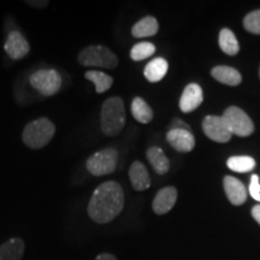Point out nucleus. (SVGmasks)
<instances>
[{
	"label": "nucleus",
	"instance_id": "nucleus-1",
	"mask_svg": "<svg viewBox=\"0 0 260 260\" xmlns=\"http://www.w3.org/2000/svg\"><path fill=\"white\" fill-rule=\"evenodd\" d=\"M124 201V191L121 184L116 181H107L93 191L87 211L94 222L106 224L122 212Z\"/></svg>",
	"mask_w": 260,
	"mask_h": 260
},
{
	"label": "nucleus",
	"instance_id": "nucleus-2",
	"mask_svg": "<svg viewBox=\"0 0 260 260\" xmlns=\"http://www.w3.org/2000/svg\"><path fill=\"white\" fill-rule=\"evenodd\" d=\"M126 115L124 102L119 96H111L104 102L100 112V125L106 136H116L124 129Z\"/></svg>",
	"mask_w": 260,
	"mask_h": 260
},
{
	"label": "nucleus",
	"instance_id": "nucleus-3",
	"mask_svg": "<svg viewBox=\"0 0 260 260\" xmlns=\"http://www.w3.org/2000/svg\"><path fill=\"white\" fill-rule=\"evenodd\" d=\"M56 134V125L46 117L34 119L25 124L22 132L23 144L30 149H41L47 146Z\"/></svg>",
	"mask_w": 260,
	"mask_h": 260
},
{
	"label": "nucleus",
	"instance_id": "nucleus-4",
	"mask_svg": "<svg viewBox=\"0 0 260 260\" xmlns=\"http://www.w3.org/2000/svg\"><path fill=\"white\" fill-rule=\"evenodd\" d=\"M77 61L82 67L116 69L118 67V58L109 47L103 45H90L80 51Z\"/></svg>",
	"mask_w": 260,
	"mask_h": 260
},
{
	"label": "nucleus",
	"instance_id": "nucleus-5",
	"mask_svg": "<svg viewBox=\"0 0 260 260\" xmlns=\"http://www.w3.org/2000/svg\"><path fill=\"white\" fill-rule=\"evenodd\" d=\"M118 152L115 148H104L93 153L86 161V169L93 176H105L116 170Z\"/></svg>",
	"mask_w": 260,
	"mask_h": 260
},
{
	"label": "nucleus",
	"instance_id": "nucleus-6",
	"mask_svg": "<svg viewBox=\"0 0 260 260\" xmlns=\"http://www.w3.org/2000/svg\"><path fill=\"white\" fill-rule=\"evenodd\" d=\"M31 87L45 96H52L59 92L61 83L60 74L53 69H40L29 77Z\"/></svg>",
	"mask_w": 260,
	"mask_h": 260
},
{
	"label": "nucleus",
	"instance_id": "nucleus-7",
	"mask_svg": "<svg viewBox=\"0 0 260 260\" xmlns=\"http://www.w3.org/2000/svg\"><path fill=\"white\" fill-rule=\"evenodd\" d=\"M223 118L229 126L232 134L241 138L251 136L254 133V124L249 116L237 106H230L224 111Z\"/></svg>",
	"mask_w": 260,
	"mask_h": 260
},
{
	"label": "nucleus",
	"instance_id": "nucleus-8",
	"mask_svg": "<svg viewBox=\"0 0 260 260\" xmlns=\"http://www.w3.org/2000/svg\"><path fill=\"white\" fill-rule=\"evenodd\" d=\"M203 130L207 138L219 144H226L232 140V132L220 116H206L203 121Z\"/></svg>",
	"mask_w": 260,
	"mask_h": 260
},
{
	"label": "nucleus",
	"instance_id": "nucleus-9",
	"mask_svg": "<svg viewBox=\"0 0 260 260\" xmlns=\"http://www.w3.org/2000/svg\"><path fill=\"white\" fill-rule=\"evenodd\" d=\"M4 48L11 59L19 60L29 53L30 45H29L27 39L23 37V34H21L17 30H14L10 32L8 38H6Z\"/></svg>",
	"mask_w": 260,
	"mask_h": 260
},
{
	"label": "nucleus",
	"instance_id": "nucleus-10",
	"mask_svg": "<svg viewBox=\"0 0 260 260\" xmlns=\"http://www.w3.org/2000/svg\"><path fill=\"white\" fill-rule=\"evenodd\" d=\"M167 141L172 148L181 153L190 152L195 146V138L189 130L186 129H172L167 134Z\"/></svg>",
	"mask_w": 260,
	"mask_h": 260
},
{
	"label": "nucleus",
	"instance_id": "nucleus-11",
	"mask_svg": "<svg viewBox=\"0 0 260 260\" xmlns=\"http://www.w3.org/2000/svg\"><path fill=\"white\" fill-rule=\"evenodd\" d=\"M204 102V93L199 84L189 83L184 88L180 99V109L182 112L189 113L197 110Z\"/></svg>",
	"mask_w": 260,
	"mask_h": 260
},
{
	"label": "nucleus",
	"instance_id": "nucleus-12",
	"mask_svg": "<svg viewBox=\"0 0 260 260\" xmlns=\"http://www.w3.org/2000/svg\"><path fill=\"white\" fill-rule=\"evenodd\" d=\"M177 201V189L175 187H165L155 194L153 203H152V209L154 213L165 214L170 212L172 207L175 206Z\"/></svg>",
	"mask_w": 260,
	"mask_h": 260
},
{
	"label": "nucleus",
	"instance_id": "nucleus-13",
	"mask_svg": "<svg viewBox=\"0 0 260 260\" xmlns=\"http://www.w3.org/2000/svg\"><path fill=\"white\" fill-rule=\"evenodd\" d=\"M223 186L228 200H229L233 205L240 206V205L246 203L247 189L245 184H243L241 181L237 180L236 177L225 176L223 181Z\"/></svg>",
	"mask_w": 260,
	"mask_h": 260
},
{
	"label": "nucleus",
	"instance_id": "nucleus-14",
	"mask_svg": "<svg viewBox=\"0 0 260 260\" xmlns=\"http://www.w3.org/2000/svg\"><path fill=\"white\" fill-rule=\"evenodd\" d=\"M129 180L132 187L138 191H144L151 187V176L147 168L139 160H135L130 165Z\"/></svg>",
	"mask_w": 260,
	"mask_h": 260
},
{
	"label": "nucleus",
	"instance_id": "nucleus-15",
	"mask_svg": "<svg viewBox=\"0 0 260 260\" xmlns=\"http://www.w3.org/2000/svg\"><path fill=\"white\" fill-rule=\"evenodd\" d=\"M25 243L21 237H11L0 245V260H22Z\"/></svg>",
	"mask_w": 260,
	"mask_h": 260
},
{
	"label": "nucleus",
	"instance_id": "nucleus-16",
	"mask_svg": "<svg viewBox=\"0 0 260 260\" xmlns=\"http://www.w3.org/2000/svg\"><path fill=\"white\" fill-rule=\"evenodd\" d=\"M168 70H169V64L167 59H164V58L161 57H158V58H154L153 60H151L147 65H146L144 69V75L146 79H147L148 82L157 83L167 76Z\"/></svg>",
	"mask_w": 260,
	"mask_h": 260
},
{
	"label": "nucleus",
	"instance_id": "nucleus-17",
	"mask_svg": "<svg viewBox=\"0 0 260 260\" xmlns=\"http://www.w3.org/2000/svg\"><path fill=\"white\" fill-rule=\"evenodd\" d=\"M213 79L226 86H239L242 82V76L236 69L225 65H218L211 71Z\"/></svg>",
	"mask_w": 260,
	"mask_h": 260
},
{
	"label": "nucleus",
	"instance_id": "nucleus-18",
	"mask_svg": "<svg viewBox=\"0 0 260 260\" xmlns=\"http://www.w3.org/2000/svg\"><path fill=\"white\" fill-rule=\"evenodd\" d=\"M159 30L158 21L152 16H146L133 25L132 35L136 39L153 37Z\"/></svg>",
	"mask_w": 260,
	"mask_h": 260
},
{
	"label": "nucleus",
	"instance_id": "nucleus-19",
	"mask_svg": "<svg viewBox=\"0 0 260 260\" xmlns=\"http://www.w3.org/2000/svg\"><path fill=\"white\" fill-rule=\"evenodd\" d=\"M147 159L151 164V167L153 168V170L157 172L158 175H165L168 174L169 169H170V161L167 155L160 147L153 146V147H149L147 149Z\"/></svg>",
	"mask_w": 260,
	"mask_h": 260
},
{
	"label": "nucleus",
	"instance_id": "nucleus-20",
	"mask_svg": "<svg viewBox=\"0 0 260 260\" xmlns=\"http://www.w3.org/2000/svg\"><path fill=\"white\" fill-rule=\"evenodd\" d=\"M132 115L135 121L147 124L153 119V110L142 98L135 96L132 102Z\"/></svg>",
	"mask_w": 260,
	"mask_h": 260
},
{
	"label": "nucleus",
	"instance_id": "nucleus-21",
	"mask_svg": "<svg viewBox=\"0 0 260 260\" xmlns=\"http://www.w3.org/2000/svg\"><path fill=\"white\" fill-rule=\"evenodd\" d=\"M84 79L94 83L96 93H99V94L105 93L106 90H109L110 88H111L112 84H113L112 76L103 73V71H98V70L86 71V74H84Z\"/></svg>",
	"mask_w": 260,
	"mask_h": 260
},
{
	"label": "nucleus",
	"instance_id": "nucleus-22",
	"mask_svg": "<svg viewBox=\"0 0 260 260\" xmlns=\"http://www.w3.org/2000/svg\"><path fill=\"white\" fill-rule=\"evenodd\" d=\"M218 44L220 50L228 56H236L240 51V45L239 41L235 37V34L230 30V29L224 28L219 31V39Z\"/></svg>",
	"mask_w": 260,
	"mask_h": 260
},
{
	"label": "nucleus",
	"instance_id": "nucleus-23",
	"mask_svg": "<svg viewBox=\"0 0 260 260\" xmlns=\"http://www.w3.org/2000/svg\"><path fill=\"white\" fill-rule=\"evenodd\" d=\"M226 165L230 170L243 174V172L252 171L255 168V160L248 155H236L228 159Z\"/></svg>",
	"mask_w": 260,
	"mask_h": 260
},
{
	"label": "nucleus",
	"instance_id": "nucleus-24",
	"mask_svg": "<svg viewBox=\"0 0 260 260\" xmlns=\"http://www.w3.org/2000/svg\"><path fill=\"white\" fill-rule=\"evenodd\" d=\"M154 52L155 46L152 42H139V44H136L135 46L132 48V51H130V58L135 61H140L153 56Z\"/></svg>",
	"mask_w": 260,
	"mask_h": 260
},
{
	"label": "nucleus",
	"instance_id": "nucleus-25",
	"mask_svg": "<svg viewBox=\"0 0 260 260\" xmlns=\"http://www.w3.org/2000/svg\"><path fill=\"white\" fill-rule=\"evenodd\" d=\"M243 27L252 34L260 35V10H255L246 15L243 18Z\"/></svg>",
	"mask_w": 260,
	"mask_h": 260
},
{
	"label": "nucleus",
	"instance_id": "nucleus-26",
	"mask_svg": "<svg viewBox=\"0 0 260 260\" xmlns=\"http://www.w3.org/2000/svg\"><path fill=\"white\" fill-rule=\"evenodd\" d=\"M248 191L253 199L260 203V182H259L258 175H252L251 182H249Z\"/></svg>",
	"mask_w": 260,
	"mask_h": 260
},
{
	"label": "nucleus",
	"instance_id": "nucleus-27",
	"mask_svg": "<svg viewBox=\"0 0 260 260\" xmlns=\"http://www.w3.org/2000/svg\"><path fill=\"white\" fill-rule=\"evenodd\" d=\"M24 4L34 9H45L50 5V2L48 0H27L24 2Z\"/></svg>",
	"mask_w": 260,
	"mask_h": 260
},
{
	"label": "nucleus",
	"instance_id": "nucleus-28",
	"mask_svg": "<svg viewBox=\"0 0 260 260\" xmlns=\"http://www.w3.org/2000/svg\"><path fill=\"white\" fill-rule=\"evenodd\" d=\"M172 129H186V130H190L189 125L187 124V123H184L183 121H181V119H174L172 123L169 126V130H172Z\"/></svg>",
	"mask_w": 260,
	"mask_h": 260
},
{
	"label": "nucleus",
	"instance_id": "nucleus-29",
	"mask_svg": "<svg viewBox=\"0 0 260 260\" xmlns=\"http://www.w3.org/2000/svg\"><path fill=\"white\" fill-rule=\"evenodd\" d=\"M252 217L256 220V223L260 225V205H255L252 209Z\"/></svg>",
	"mask_w": 260,
	"mask_h": 260
},
{
	"label": "nucleus",
	"instance_id": "nucleus-30",
	"mask_svg": "<svg viewBox=\"0 0 260 260\" xmlns=\"http://www.w3.org/2000/svg\"><path fill=\"white\" fill-rule=\"evenodd\" d=\"M95 260H117V258L113 254H110V253H102L95 258Z\"/></svg>",
	"mask_w": 260,
	"mask_h": 260
},
{
	"label": "nucleus",
	"instance_id": "nucleus-31",
	"mask_svg": "<svg viewBox=\"0 0 260 260\" xmlns=\"http://www.w3.org/2000/svg\"><path fill=\"white\" fill-rule=\"evenodd\" d=\"M259 77H260V68H259Z\"/></svg>",
	"mask_w": 260,
	"mask_h": 260
}]
</instances>
